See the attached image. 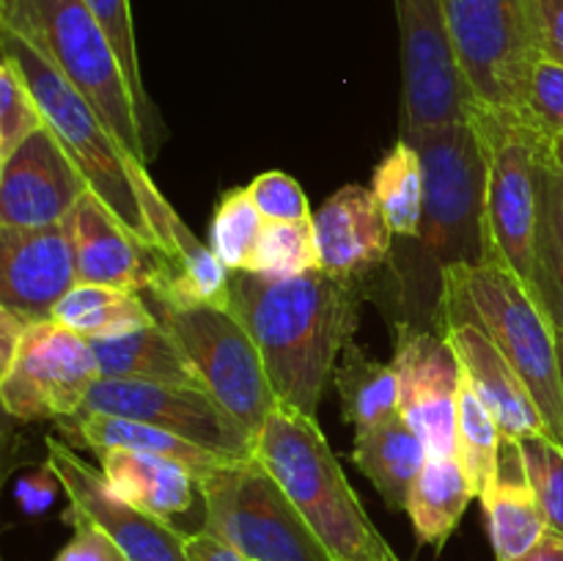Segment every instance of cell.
Wrapping results in <instances>:
<instances>
[{
	"instance_id": "1",
	"label": "cell",
	"mask_w": 563,
	"mask_h": 561,
	"mask_svg": "<svg viewBox=\"0 0 563 561\" xmlns=\"http://www.w3.org/2000/svg\"><path fill=\"white\" fill-rule=\"evenodd\" d=\"M361 280L308 270L295 278L234 270L229 311L256 341L280 405L317 418L361 317Z\"/></svg>"
},
{
	"instance_id": "2",
	"label": "cell",
	"mask_w": 563,
	"mask_h": 561,
	"mask_svg": "<svg viewBox=\"0 0 563 561\" xmlns=\"http://www.w3.org/2000/svg\"><path fill=\"white\" fill-rule=\"evenodd\" d=\"M0 53L25 77L44 121L77 170L86 176L93 196L126 226L135 240L154 251L176 256L179 253L174 234L176 209L157 190L146 163L135 160L121 146L119 138L99 119L88 99L27 38L0 28Z\"/></svg>"
},
{
	"instance_id": "3",
	"label": "cell",
	"mask_w": 563,
	"mask_h": 561,
	"mask_svg": "<svg viewBox=\"0 0 563 561\" xmlns=\"http://www.w3.org/2000/svg\"><path fill=\"white\" fill-rule=\"evenodd\" d=\"M467 121L476 132L484 165V262L515 275L544 308L539 245L555 168V141L515 110L473 102Z\"/></svg>"
},
{
	"instance_id": "4",
	"label": "cell",
	"mask_w": 563,
	"mask_h": 561,
	"mask_svg": "<svg viewBox=\"0 0 563 561\" xmlns=\"http://www.w3.org/2000/svg\"><path fill=\"white\" fill-rule=\"evenodd\" d=\"M427 168V204L421 231L412 240V258L399 264V324L440 333L443 275L454 264L484 262L482 245V182L484 165L471 121L440 127L418 135Z\"/></svg>"
},
{
	"instance_id": "5",
	"label": "cell",
	"mask_w": 563,
	"mask_h": 561,
	"mask_svg": "<svg viewBox=\"0 0 563 561\" xmlns=\"http://www.w3.org/2000/svg\"><path fill=\"white\" fill-rule=\"evenodd\" d=\"M471 322L495 341L542 413L548 438L563 446V372L559 330L537 297L495 264H454L443 275L440 333Z\"/></svg>"
},
{
	"instance_id": "6",
	"label": "cell",
	"mask_w": 563,
	"mask_h": 561,
	"mask_svg": "<svg viewBox=\"0 0 563 561\" xmlns=\"http://www.w3.org/2000/svg\"><path fill=\"white\" fill-rule=\"evenodd\" d=\"M256 460L284 487L308 526L339 561L396 556L346 482L317 418L278 405L256 438Z\"/></svg>"
},
{
	"instance_id": "7",
	"label": "cell",
	"mask_w": 563,
	"mask_h": 561,
	"mask_svg": "<svg viewBox=\"0 0 563 561\" xmlns=\"http://www.w3.org/2000/svg\"><path fill=\"white\" fill-rule=\"evenodd\" d=\"M0 28L20 33L47 55L121 146L148 163L124 69L86 0H0Z\"/></svg>"
},
{
	"instance_id": "8",
	"label": "cell",
	"mask_w": 563,
	"mask_h": 561,
	"mask_svg": "<svg viewBox=\"0 0 563 561\" xmlns=\"http://www.w3.org/2000/svg\"><path fill=\"white\" fill-rule=\"evenodd\" d=\"M198 493L203 531L245 561H339L256 457L218 465L198 482Z\"/></svg>"
},
{
	"instance_id": "9",
	"label": "cell",
	"mask_w": 563,
	"mask_h": 561,
	"mask_svg": "<svg viewBox=\"0 0 563 561\" xmlns=\"http://www.w3.org/2000/svg\"><path fill=\"white\" fill-rule=\"evenodd\" d=\"M443 11L473 102L526 113L542 58L537 0H443Z\"/></svg>"
},
{
	"instance_id": "10",
	"label": "cell",
	"mask_w": 563,
	"mask_h": 561,
	"mask_svg": "<svg viewBox=\"0 0 563 561\" xmlns=\"http://www.w3.org/2000/svg\"><path fill=\"white\" fill-rule=\"evenodd\" d=\"M154 317L187 352L203 388L256 440L280 402L245 324L229 308L214 306L174 308L154 302Z\"/></svg>"
},
{
	"instance_id": "11",
	"label": "cell",
	"mask_w": 563,
	"mask_h": 561,
	"mask_svg": "<svg viewBox=\"0 0 563 561\" xmlns=\"http://www.w3.org/2000/svg\"><path fill=\"white\" fill-rule=\"evenodd\" d=\"M401 47V138L460 124L473 105L443 0H394Z\"/></svg>"
},
{
	"instance_id": "12",
	"label": "cell",
	"mask_w": 563,
	"mask_h": 561,
	"mask_svg": "<svg viewBox=\"0 0 563 561\" xmlns=\"http://www.w3.org/2000/svg\"><path fill=\"white\" fill-rule=\"evenodd\" d=\"M99 377L91 341L47 319L27 328L14 363L0 374V402L16 421H60L80 413Z\"/></svg>"
},
{
	"instance_id": "13",
	"label": "cell",
	"mask_w": 563,
	"mask_h": 561,
	"mask_svg": "<svg viewBox=\"0 0 563 561\" xmlns=\"http://www.w3.org/2000/svg\"><path fill=\"white\" fill-rule=\"evenodd\" d=\"M80 413H104L148 424L231 462L256 457V440L203 388L99 377L88 391Z\"/></svg>"
},
{
	"instance_id": "14",
	"label": "cell",
	"mask_w": 563,
	"mask_h": 561,
	"mask_svg": "<svg viewBox=\"0 0 563 561\" xmlns=\"http://www.w3.org/2000/svg\"><path fill=\"white\" fill-rule=\"evenodd\" d=\"M47 468L64 487L69 506L102 528L130 561H190L187 534L113 493L104 473L86 465L64 440L47 438Z\"/></svg>"
},
{
	"instance_id": "15",
	"label": "cell",
	"mask_w": 563,
	"mask_h": 561,
	"mask_svg": "<svg viewBox=\"0 0 563 561\" xmlns=\"http://www.w3.org/2000/svg\"><path fill=\"white\" fill-rule=\"evenodd\" d=\"M399 410L427 443L429 457H456V399L462 366L443 333L399 324L394 355Z\"/></svg>"
},
{
	"instance_id": "16",
	"label": "cell",
	"mask_w": 563,
	"mask_h": 561,
	"mask_svg": "<svg viewBox=\"0 0 563 561\" xmlns=\"http://www.w3.org/2000/svg\"><path fill=\"white\" fill-rule=\"evenodd\" d=\"M86 193H91L86 176L47 124L0 160V226L64 223Z\"/></svg>"
},
{
	"instance_id": "17",
	"label": "cell",
	"mask_w": 563,
	"mask_h": 561,
	"mask_svg": "<svg viewBox=\"0 0 563 561\" xmlns=\"http://www.w3.org/2000/svg\"><path fill=\"white\" fill-rule=\"evenodd\" d=\"M77 280L69 223L9 229L0 226V306L25 322L53 319Z\"/></svg>"
},
{
	"instance_id": "18",
	"label": "cell",
	"mask_w": 563,
	"mask_h": 561,
	"mask_svg": "<svg viewBox=\"0 0 563 561\" xmlns=\"http://www.w3.org/2000/svg\"><path fill=\"white\" fill-rule=\"evenodd\" d=\"M66 223L75 242L80 284L113 286L137 295L152 289L168 253H159L135 240L93 193H86L77 201Z\"/></svg>"
},
{
	"instance_id": "19",
	"label": "cell",
	"mask_w": 563,
	"mask_h": 561,
	"mask_svg": "<svg viewBox=\"0 0 563 561\" xmlns=\"http://www.w3.org/2000/svg\"><path fill=\"white\" fill-rule=\"evenodd\" d=\"M319 270L361 280L388 262L394 231L372 187L346 185L313 212Z\"/></svg>"
},
{
	"instance_id": "20",
	"label": "cell",
	"mask_w": 563,
	"mask_h": 561,
	"mask_svg": "<svg viewBox=\"0 0 563 561\" xmlns=\"http://www.w3.org/2000/svg\"><path fill=\"white\" fill-rule=\"evenodd\" d=\"M443 336L460 358L462 377L493 413L504 443H520L533 435H548L528 385L482 328L471 322H454L445 324Z\"/></svg>"
},
{
	"instance_id": "21",
	"label": "cell",
	"mask_w": 563,
	"mask_h": 561,
	"mask_svg": "<svg viewBox=\"0 0 563 561\" xmlns=\"http://www.w3.org/2000/svg\"><path fill=\"white\" fill-rule=\"evenodd\" d=\"M58 432L64 435L66 443L82 446V449H91L97 454L110 449H130V451H146V454L168 457V460L179 462L187 471L192 473L196 484L207 476L209 471H214L218 465H223L225 457L214 454V451L201 449V446L190 443L185 438H176V435L163 432L157 427H148L141 421H126V418L104 416V413H75L69 418H60Z\"/></svg>"
},
{
	"instance_id": "22",
	"label": "cell",
	"mask_w": 563,
	"mask_h": 561,
	"mask_svg": "<svg viewBox=\"0 0 563 561\" xmlns=\"http://www.w3.org/2000/svg\"><path fill=\"white\" fill-rule=\"evenodd\" d=\"M352 462L377 487L388 509L405 512L412 484L429 462V449L399 413L390 421L355 432Z\"/></svg>"
},
{
	"instance_id": "23",
	"label": "cell",
	"mask_w": 563,
	"mask_h": 561,
	"mask_svg": "<svg viewBox=\"0 0 563 561\" xmlns=\"http://www.w3.org/2000/svg\"><path fill=\"white\" fill-rule=\"evenodd\" d=\"M99 361V374L110 380H137L203 388L196 366L165 324L154 322L135 333L91 341ZM207 391V388H203Z\"/></svg>"
},
{
	"instance_id": "24",
	"label": "cell",
	"mask_w": 563,
	"mask_h": 561,
	"mask_svg": "<svg viewBox=\"0 0 563 561\" xmlns=\"http://www.w3.org/2000/svg\"><path fill=\"white\" fill-rule=\"evenodd\" d=\"M97 457L113 493H119L130 504L163 520L190 509L196 479L179 462L130 449H110Z\"/></svg>"
},
{
	"instance_id": "25",
	"label": "cell",
	"mask_w": 563,
	"mask_h": 561,
	"mask_svg": "<svg viewBox=\"0 0 563 561\" xmlns=\"http://www.w3.org/2000/svg\"><path fill=\"white\" fill-rule=\"evenodd\" d=\"M509 449L511 468H500V476L493 487L482 495L484 515H487L489 539H493L495 561H515L537 548L548 534V520L542 515L537 493L522 471L520 451L515 443H506Z\"/></svg>"
},
{
	"instance_id": "26",
	"label": "cell",
	"mask_w": 563,
	"mask_h": 561,
	"mask_svg": "<svg viewBox=\"0 0 563 561\" xmlns=\"http://www.w3.org/2000/svg\"><path fill=\"white\" fill-rule=\"evenodd\" d=\"M174 234L179 253L163 258V267L148 289L154 302L174 308H229L231 270L220 262L212 248L198 242V237L187 229L179 215L174 218Z\"/></svg>"
},
{
	"instance_id": "27",
	"label": "cell",
	"mask_w": 563,
	"mask_h": 561,
	"mask_svg": "<svg viewBox=\"0 0 563 561\" xmlns=\"http://www.w3.org/2000/svg\"><path fill=\"white\" fill-rule=\"evenodd\" d=\"M473 498L476 493L456 457H429L421 476L412 484L405 509L418 542L443 550Z\"/></svg>"
},
{
	"instance_id": "28",
	"label": "cell",
	"mask_w": 563,
	"mask_h": 561,
	"mask_svg": "<svg viewBox=\"0 0 563 561\" xmlns=\"http://www.w3.org/2000/svg\"><path fill=\"white\" fill-rule=\"evenodd\" d=\"M333 383L341 399V416L355 427V432L390 421L401 413L394 363L377 361L355 341H350L341 352Z\"/></svg>"
},
{
	"instance_id": "29",
	"label": "cell",
	"mask_w": 563,
	"mask_h": 561,
	"mask_svg": "<svg viewBox=\"0 0 563 561\" xmlns=\"http://www.w3.org/2000/svg\"><path fill=\"white\" fill-rule=\"evenodd\" d=\"M53 319L88 341L115 339V336L135 333L157 322L154 311L137 292L99 284H77L58 302Z\"/></svg>"
},
{
	"instance_id": "30",
	"label": "cell",
	"mask_w": 563,
	"mask_h": 561,
	"mask_svg": "<svg viewBox=\"0 0 563 561\" xmlns=\"http://www.w3.org/2000/svg\"><path fill=\"white\" fill-rule=\"evenodd\" d=\"M372 190L394 237L412 240L421 231L423 204H427V168H423L421 148L399 138L383 163L374 168Z\"/></svg>"
},
{
	"instance_id": "31",
	"label": "cell",
	"mask_w": 563,
	"mask_h": 561,
	"mask_svg": "<svg viewBox=\"0 0 563 561\" xmlns=\"http://www.w3.org/2000/svg\"><path fill=\"white\" fill-rule=\"evenodd\" d=\"M500 446H504V435L493 413L462 377L460 399H456V460L476 498H482L500 476Z\"/></svg>"
},
{
	"instance_id": "32",
	"label": "cell",
	"mask_w": 563,
	"mask_h": 561,
	"mask_svg": "<svg viewBox=\"0 0 563 561\" xmlns=\"http://www.w3.org/2000/svg\"><path fill=\"white\" fill-rule=\"evenodd\" d=\"M88 9L97 16L99 28L108 36L110 47H113L115 58H119L121 69H124L126 86L132 91V102H135L137 121H141V135L143 143H146L148 160L157 154L159 146V132H163V124L157 119V110H154V102L148 99L146 88H143L141 77V61H137V44H135V25H132V9L130 0H86Z\"/></svg>"
},
{
	"instance_id": "33",
	"label": "cell",
	"mask_w": 563,
	"mask_h": 561,
	"mask_svg": "<svg viewBox=\"0 0 563 561\" xmlns=\"http://www.w3.org/2000/svg\"><path fill=\"white\" fill-rule=\"evenodd\" d=\"M264 215L253 204L247 187L229 190L214 207L212 226H209V248L218 253L220 262L234 273L247 270L253 251L258 245V237L264 231Z\"/></svg>"
},
{
	"instance_id": "34",
	"label": "cell",
	"mask_w": 563,
	"mask_h": 561,
	"mask_svg": "<svg viewBox=\"0 0 563 561\" xmlns=\"http://www.w3.org/2000/svg\"><path fill=\"white\" fill-rule=\"evenodd\" d=\"M319 267L313 220H291V223H264L258 245L253 251L247 273L267 278H295Z\"/></svg>"
},
{
	"instance_id": "35",
	"label": "cell",
	"mask_w": 563,
	"mask_h": 561,
	"mask_svg": "<svg viewBox=\"0 0 563 561\" xmlns=\"http://www.w3.org/2000/svg\"><path fill=\"white\" fill-rule=\"evenodd\" d=\"M515 446L520 451L522 471L542 506L548 531L563 537V446L548 435H533Z\"/></svg>"
},
{
	"instance_id": "36",
	"label": "cell",
	"mask_w": 563,
	"mask_h": 561,
	"mask_svg": "<svg viewBox=\"0 0 563 561\" xmlns=\"http://www.w3.org/2000/svg\"><path fill=\"white\" fill-rule=\"evenodd\" d=\"M47 124L36 97L9 58L0 61V160Z\"/></svg>"
},
{
	"instance_id": "37",
	"label": "cell",
	"mask_w": 563,
	"mask_h": 561,
	"mask_svg": "<svg viewBox=\"0 0 563 561\" xmlns=\"http://www.w3.org/2000/svg\"><path fill=\"white\" fill-rule=\"evenodd\" d=\"M253 204L269 223H291V220H311V204L300 182L284 170H264L247 185Z\"/></svg>"
},
{
	"instance_id": "38",
	"label": "cell",
	"mask_w": 563,
	"mask_h": 561,
	"mask_svg": "<svg viewBox=\"0 0 563 561\" xmlns=\"http://www.w3.org/2000/svg\"><path fill=\"white\" fill-rule=\"evenodd\" d=\"M526 116L550 138L563 141V64L539 58L528 82Z\"/></svg>"
},
{
	"instance_id": "39",
	"label": "cell",
	"mask_w": 563,
	"mask_h": 561,
	"mask_svg": "<svg viewBox=\"0 0 563 561\" xmlns=\"http://www.w3.org/2000/svg\"><path fill=\"white\" fill-rule=\"evenodd\" d=\"M539 253H542L544 308H548L555 330L563 333V234H561L559 212H555L553 179H550V198H548V212H544L542 245H539Z\"/></svg>"
},
{
	"instance_id": "40",
	"label": "cell",
	"mask_w": 563,
	"mask_h": 561,
	"mask_svg": "<svg viewBox=\"0 0 563 561\" xmlns=\"http://www.w3.org/2000/svg\"><path fill=\"white\" fill-rule=\"evenodd\" d=\"M66 520L71 522L75 534H71V539L66 542V548L60 550L55 561H130L124 556V550L102 528L93 526L82 512H77L75 506H69Z\"/></svg>"
},
{
	"instance_id": "41",
	"label": "cell",
	"mask_w": 563,
	"mask_h": 561,
	"mask_svg": "<svg viewBox=\"0 0 563 561\" xmlns=\"http://www.w3.org/2000/svg\"><path fill=\"white\" fill-rule=\"evenodd\" d=\"M537 31L542 58L563 64V0H537Z\"/></svg>"
},
{
	"instance_id": "42",
	"label": "cell",
	"mask_w": 563,
	"mask_h": 561,
	"mask_svg": "<svg viewBox=\"0 0 563 561\" xmlns=\"http://www.w3.org/2000/svg\"><path fill=\"white\" fill-rule=\"evenodd\" d=\"M27 328H31V322H25L14 311L0 306V374L14 363L16 352H20L22 341H25Z\"/></svg>"
},
{
	"instance_id": "43",
	"label": "cell",
	"mask_w": 563,
	"mask_h": 561,
	"mask_svg": "<svg viewBox=\"0 0 563 561\" xmlns=\"http://www.w3.org/2000/svg\"><path fill=\"white\" fill-rule=\"evenodd\" d=\"M187 556L190 561H245L234 548L220 542L218 537L207 531H198L187 537Z\"/></svg>"
},
{
	"instance_id": "44",
	"label": "cell",
	"mask_w": 563,
	"mask_h": 561,
	"mask_svg": "<svg viewBox=\"0 0 563 561\" xmlns=\"http://www.w3.org/2000/svg\"><path fill=\"white\" fill-rule=\"evenodd\" d=\"M53 482H58L55 479V473L49 479L44 476H31V479H22L20 487H16V498H20V504L25 506L31 515H36V512L47 509L49 504H53Z\"/></svg>"
},
{
	"instance_id": "45",
	"label": "cell",
	"mask_w": 563,
	"mask_h": 561,
	"mask_svg": "<svg viewBox=\"0 0 563 561\" xmlns=\"http://www.w3.org/2000/svg\"><path fill=\"white\" fill-rule=\"evenodd\" d=\"M515 561H563V537L548 531L537 548H531L526 556H520Z\"/></svg>"
},
{
	"instance_id": "46",
	"label": "cell",
	"mask_w": 563,
	"mask_h": 561,
	"mask_svg": "<svg viewBox=\"0 0 563 561\" xmlns=\"http://www.w3.org/2000/svg\"><path fill=\"white\" fill-rule=\"evenodd\" d=\"M555 157H559V154H555ZM553 196H555V212H559V223H561V234H563V157L555 160Z\"/></svg>"
},
{
	"instance_id": "47",
	"label": "cell",
	"mask_w": 563,
	"mask_h": 561,
	"mask_svg": "<svg viewBox=\"0 0 563 561\" xmlns=\"http://www.w3.org/2000/svg\"><path fill=\"white\" fill-rule=\"evenodd\" d=\"M559 352H561V372H563V333H559Z\"/></svg>"
},
{
	"instance_id": "48",
	"label": "cell",
	"mask_w": 563,
	"mask_h": 561,
	"mask_svg": "<svg viewBox=\"0 0 563 561\" xmlns=\"http://www.w3.org/2000/svg\"><path fill=\"white\" fill-rule=\"evenodd\" d=\"M555 154H559V157H563V141L555 143Z\"/></svg>"
},
{
	"instance_id": "49",
	"label": "cell",
	"mask_w": 563,
	"mask_h": 561,
	"mask_svg": "<svg viewBox=\"0 0 563 561\" xmlns=\"http://www.w3.org/2000/svg\"><path fill=\"white\" fill-rule=\"evenodd\" d=\"M385 561H399V559H396V556H390V559H385Z\"/></svg>"
}]
</instances>
